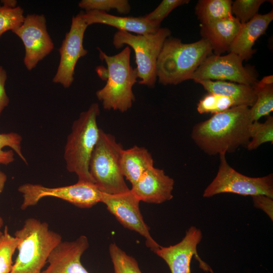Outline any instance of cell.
<instances>
[{"label": "cell", "instance_id": "6da1fadb", "mask_svg": "<svg viewBox=\"0 0 273 273\" xmlns=\"http://www.w3.org/2000/svg\"><path fill=\"white\" fill-rule=\"evenodd\" d=\"M252 123L250 107L236 106L195 124L191 137L206 154L225 155L234 152L240 147H247Z\"/></svg>", "mask_w": 273, "mask_h": 273}, {"label": "cell", "instance_id": "7a4b0ae2", "mask_svg": "<svg viewBox=\"0 0 273 273\" xmlns=\"http://www.w3.org/2000/svg\"><path fill=\"white\" fill-rule=\"evenodd\" d=\"M97 49L107 68L103 66L96 68L99 77L106 80L105 86L96 92V97L105 110L126 112L135 101L132 87L138 78L136 69L130 65L131 49L127 46L120 53L109 56Z\"/></svg>", "mask_w": 273, "mask_h": 273}, {"label": "cell", "instance_id": "3957f363", "mask_svg": "<svg viewBox=\"0 0 273 273\" xmlns=\"http://www.w3.org/2000/svg\"><path fill=\"white\" fill-rule=\"evenodd\" d=\"M212 52L210 44L204 38L185 43L178 38L167 37L157 61L156 75L159 83L176 85L192 79L194 72Z\"/></svg>", "mask_w": 273, "mask_h": 273}, {"label": "cell", "instance_id": "277c9868", "mask_svg": "<svg viewBox=\"0 0 273 273\" xmlns=\"http://www.w3.org/2000/svg\"><path fill=\"white\" fill-rule=\"evenodd\" d=\"M18 254L10 273H41L52 251L62 242L61 236L49 229L46 222L27 218L15 233Z\"/></svg>", "mask_w": 273, "mask_h": 273}, {"label": "cell", "instance_id": "5b68a950", "mask_svg": "<svg viewBox=\"0 0 273 273\" xmlns=\"http://www.w3.org/2000/svg\"><path fill=\"white\" fill-rule=\"evenodd\" d=\"M100 114L98 103H92L73 123L64 149L67 170L74 173L78 181L95 184L89 172V163L98 142L100 128L97 118Z\"/></svg>", "mask_w": 273, "mask_h": 273}, {"label": "cell", "instance_id": "8992f818", "mask_svg": "<svg viewBox=\"0 0 273 273\" xmlns=\"http://www.w3.org/2000/svg\"><path fill=\"white\" fill-rule=\"evenodd\" d=\"M123 148L115 137L100 128L98 142L92 152L89 172L100 191L109 194L128 192L120 165Z\"/></svg>", "mask_w": 273, "mask_h": 273}, {"label": "cell", "instance_id": "52a82bcc", "mask_svg": "<svg viewBox=\"0 0 273 273\" xmlns=\"http://www.w3.org/2000/svg\"><path fill=\"white\" fill-rule=\"evenodd\" d=\"M170 34L168 28L161 27L155 33L146 34L135 35L123 31L114 34L112 43L116 49L126 44L134 52L135 69L140 79L139 84L154 87L157 59L164 41Z\"/></svg>", "mask_w": 273, "mask_h": 273}, {"label": "cell", "instance_id": "ba28073f", "mask_svg": "<svg viewBox=\"0 0 273 273\" xmlns=\"http://www.w3.org/2000/svg\"><path fill=\"white\" fill-rule=\"evenodd\" d=\"M217 174L204 191L203 197L209 198L221 193L243 196L264 195L273 198V175L252 177L237 171L228 163L225 155H220Z\"/></svg>", "mask_w": 273, "mask_h": 273}, {"label": "cell", "instance_id": "9c48e42d", "mask_svg": "<svg viewBox=\"0 0 273 273\" xmlns=\"http://www.w3.org/2000/svg\"><path fill=\"white\" fill-rule=\"evenodd\" d=\"M18 190L23 198L22 210L36 205L40 199L47 197L58 198L79 208H88L101 202L102 195L95 184L81 181L56 188L25 184L20 186Z\"/></svg>", "mask_w": 273, "mask_h": 273}, {"label": "cell", "instance_id": "30bf717a", "mask_svg": "<svg viewBox=\"0 0 273 273\" xmlns=\"http://www.w3.org/2000/svg\"><path fill=\"white\" fill-rule=\"evenodd\" d=\"M243 60L237 55L211 54L207 57L194 72L192 79L229 80L250 86L255 85L257 75L251 68L244 66Z\"/></svg>", "mask_w": 273, "mask_h": 273}, {"label": "cell", "instance_id": "8fae6325", "mask_svg": "<svg viewBox=\"0 0 273 273\" xmlns=\"http://www.w3.org/2000/svg\"><path fill=\"white\" fill-rule=\"evenodd\" d=\"M140 202L130 190L119 194L102 192L101 202L108 210L124 227L142 236L146 239V246L155 253L160 245L152 237L150 228L143 219L139 207Z\"/></svg>", "mask_w": 273, "mask_h": 273}, {"label": "cell", "instance_id": "7c38bea8", "mask_svg": "<svg viewBox=\"0 0 273 273\" xmlns=\"http://www.w3.org/2000/svg\"><path fill=\"white\" fill-rule=\"evenodd\" d=\"M12 32L24 44V64L29 71L34 68L54 49V43L48 32L46 19L43 14H28L22 24Z\"/></svg>", "mask_w": 273, "mask_h": 273}, {"label": "cell", "instance_id": "4fadbf2b", "mask_svg": "<svg viewBox=\"0 0 273 273\" xmlns=\"http://www.w3.org/2000/svg\"><path fill=\"white\" fill-rule=\"evenodd\" d=\"M80 12L72 18L69 31L66 33L59 50L60 63L53 82L69 87L74 80L75 68L78 60L87 54L83 47L84 33L88 25Z\"/></svg>", "mask_w": 273, "mask_h": 273}, {"label": "cell", "instance_id": "5bb4252c", "mask_svg": "<svg viewBox=\"0 0 273 273\" xmlns=\"http://www.w3.org/2000/svg\"><path fill=\"white\" fill-rule=\"evenodd\" d=\"M202 237L201 231L191 226L179 242L168 247L160 246L155 253L166 263L171 273H191V262L193 256L199 261L202 269L213 273L197 253V247Z\"/></svg>", "mask_w": 273, "mask_h": 273}, {"label": "cell", "instance_id": "9a60e30c", "mask_svg": "<svg viewBox=\"0 0 273 273\" xmlns=\"http://www.w3.org/2000/svg\"><path fill=\"white\" fill-rule=\"evenodd\" d=\"M88 247V238L84 235L74 241H62L50 254L49 265L41 273H89L81 262Z\"/></svg>", "mask_w": 273, "mask_h": 273}, {"label": "cell", "instance_id": "2e32d148", "mask_svg": "<svg viewBox=\"0 0 273 273\" xmlns=\"http://www.w3.org/2000/svg\"><path fill=\"white\" fill-rule=\"evenodd\" d=\"M174 179L154 166L146 171L130 189L140 201L161 204L173 198Z\"/></svg>", "mask_w": 273, "mask_h": 273}, {"label": "cell", "instance_id": "e0dca14e", "mask_svg": "<svg viewBox=\"0 0 273 273\" xmlns=\"http://www.w3.org/2000/svg\"><path fill=\"white\" fill-rule=\"evenodd\" d=\"M273 20V12L257 14L249 21L241 24L229 50L243 61L250 59L255 51L252 49L256 40L263 34Z\"/></svg>", "mask_w": 273, "mask_h": 273}, {"label": "cell", "instance_id": "ac0fdd59", "mask_svg": "<svg viewBox=\"0 0 273 273\" xmlns=\"http://www.w3.org/2000/svg\"><path fill=\"white\" fill-rule=\"evenodd\" d=\"M241 25L240 21L232 16L201 25L200 33L202 38L208 41L214 54L220 55L229 52Z\"/></svg>", "mask_w": 273, "mask_h": 273}, {"label": "cell", "instance_id": "d6986e66", "mask_svg": "<svg viewBox=\"0 0 273 273\" xmlns=\"http://www.w3.org/2000/svg\"><path fill=\"white\" fill-rule=\"evenodd\" d=\"M82 17L88 26L93 24H103L117 28L118 31L146 34L156 32L157 28L149 23L144 17H123L114 16L99 11H89L82 13Z\"/></svg>", "mask_w": 273, "mask_h": 273}, {"label": "cell", "instance_id": "ffe728a7", "mask_svg": "<svg viewBox=\"0 0 273 273\" xmlns=\"http://www.w3.org/2000/svg\"><path fill=\"white\" fill-rule=\"evenodd\" d=\"M120 165L123 176L132 185L154 166V160L146 148L135 145L127 149H123Z\"/></svg>", "mask_w": 273, "mask_h": 273}, {"label": "cell", "instance_id": "44dd1931", "mask_svg": "<svg viewBox=\"0 0 273 273\" xmlns=\"http://www.w3.org/2000/svg\"><path fill=\"white\" fill-rule=\"evenodd\" d=\"M200 84L208 93L219 94L232 99L237 106L252 107L256 99L254 86L226 81L200 80L195 81Z\"/></svg>", "mask_w": 273, "mask_h": 273}, {"label": "cell", "instance_id": "7402d4cb", "mask_svg": "<svg viewBox=\"0 0 273 273\" xmlns=\"http://www.w3.org/2000/svg\"><path fill=\"white\" fill-rule=\"evenodd\" d=\"M231 0H200L195 7V13L201 25L233 16Z\"/></svg>", "mask_w": 273, "mask_h": 273}, {"label": "cell", "instance_id": "603a6c76", "mask_svg": "<svg viewBox=\"0 0 273 273\" xmlns=\"http://www.w3.org/2000/svg\"><path fill=\"white\" fill-rule=\"evenodd\" d=\"M256 99L250 108L253 122L264 116H268L273 111V83H266L262 79L254 86Z\"/></svg>", "mask_w": 273, "mask_h": 273}, {"label": "cell", "instance_id": "cb8c5ba5", "mask_svg": "<svg viewBox=\"0 0 273 273\" xmlns=\"http://www.w3.org/2000/svg\"><path fill=\"white\" fill-rule=\"evenodd\" d=\"M250 139L247 148L248 150L256 149L261 145L273 142V117L267 116L263 123L258 121L253 122L249 128Z\"/></svg>", "mask_w": 273, "mask_h": 273}, {"label": "cell", "instance_id": "d4e9b609", "mask_svg": "<svg viewBox=\"0 0 273 273\" xmlns=\"http://www.w3.org/2000/svg\"><path fill=\"white\" fill-rule=\"evenodd\" d=\"M109 252L113 265V273H142L136 260L115 243L110 244Z\"/></svg>", "mask_w": 273, "mask_h": 273}, {"label": "cell", "instance_id": "484cf974", "mask_svg": "<svg viewBox=\"0 0 273 273\" xmlns=\"http://www.w3.org/2000/svg\"><path fill=\"white\" fill-rule=\"evenodd\" d=\"M22 136L16 132L0 133V164L7 165L14 160V153L11 150H3L5 147H10L26 164L27 162L21 150Z\"/></svg>", "mask_w": 273, "mask_h": 273}, {"label": "cell", "instance_id": "4316f807", "mask_svg": "<svg viewBox=\"0 0 273 273\" xmlns=\"http://www.w3.org/2000/svg\"><path fill=\"white\" fill-rule=\"evenodd\" d=\"M232 99L221 95L208 93L197 104V111L200 114H217L236 106Z\"/></svg>", "mask_w": 273, "mask_h": 273}, {"label": "cell", "instance_id": "83f0119b", "mask_svg": "<svg viewBox=\"0 0 273 273\" xmlns=\"http://www.w3.org/2000/svg\"><path fill=\"white\" fill-rule=\"evenodd\" d=\"M19 239L11 235L7 226L0 240V273H10L13 266V255L17 249Z\"/></svg>", "mask_w": 273, "mask_h": 273}, {"label": "cell", "instance_id": "f1b7e54d", "mask_svg": "<svg viewBox=\"0 0 273 273\" xmlns=\"http://www.w3.org/2000/svg\"><path fill=\"white\" fill-rule=\"evenodd\" d=\"M78 7L85 12L96 10L107 13L114 9L121 14H127L131 10L127 0H82Z\"/></svg>", "mask_w": 273, "mask_h": 273}, {"label": "cell", "instance_id": "f546056e", "mask_svg": "<svg viewBox=\"0 0 273 273\" xmlns=\"http://www.w3.org/2000/svg\"><path fill=\"white\" fill-rule=\"evenodd\" d=\"M20 6L9 8L0 6V37L6 31L19 28L23 23L25 16Z\"/></svg>", "mask_w": 273, "mask_h": 273}, {"label": "cell", "instance_id": "4dcf8cb0", "mask_svg": "<svg viewBox=\"0 0 273 273\" xmlns=\"http://www.w3.org/2000/svg\"><path fill=\"white\" fill-rule=\"evenodd\" d=\"M189 2V0H163L155 9L143 17L151 25L160 28L162 21L173 10Z\"/></svg>", "mask_w": 273, "mask_h": 273}, {"label": "cell", "instance_id": "1f68e13d", "mask_svg": "<svg viewBox=\"0 0 273 273\" xmlns=\"http://www.w3.org/2000/svg\"><path fill=\"white\" fill-rule=\"evenodd\" d=\"M266 0H236L232 3V13L241 24L245 23L258 12L260 6Z\"/></svg>", "mask_w": 273, "mask_h": 273}, {"label": "cell", "instance_id": "d6a6232c", "mask_svg": "<svg viewBox=\"0 0 273 273\" xmlns=\"http://www.w3.org/2000/svg\"><path fill=\"white\" fill-rule=\"evenodd\" d=\"M254 206L263 211L273 220V198L264 195L252 196Z\"/></svg>", "mask_w": 273, "mask_h": 273}, {"label": "cell", "instance_id": "836d02e7", "mask_svg": "<svg viewBox=\"0 0 273 273\" xmlns=\"http://www.w3.org/2000/svg\"><path fill=\"white\" fill-rule=\"evenodd\" d=\"M7 79L6 71L0 66V115L9 103V98L5 90V83Z\"/></svg>", "mask_w": 273, "mask_h": 273}, {"label": "cell", "instance_id": "e575fe53", "mask_svg": "<svg viewBox=\"0 0 273 273\" xmlns=\"http://www.w3.org/2000/svg\"><path fill=\"white\" fill-rule=\"evenodd\" d=\"M7 177L6 174L0 170V194L3 192L5 183L7 181ZM3 220L0 217V229L3 225Z\"/></svg>", "mask_w": 273, "mask_h": 273}, {"label": "cell", "instance_id": "d590c367", "mask_svg": "<svg viewBox=\"0 0 273 273\" xmlns=\"http://www.w3.org/2000/svg\"><path fill=\"white\" fill-rule=\"evenodd\" d=\"M1 2L3 6L7 8H14L17 7V1L16 0H2Z\"/></svg>", "mask_w": 273, "mask_h": 273}, {"label": "cell", "instance_id": "8d00e7d4", "mask_svg": "<svg viewBox=\"0 0 273 273\" xmlns=\"http://www.w3.org/2000/svg\"><path fill=\"white\" fill-rule=\"evenodd\" d=\"M3 234V233L1 231H0V240L1 239V238L2 237V235Z\"/></svg>", "mask_w": 273, "mask_h": 273}]
</instances>
